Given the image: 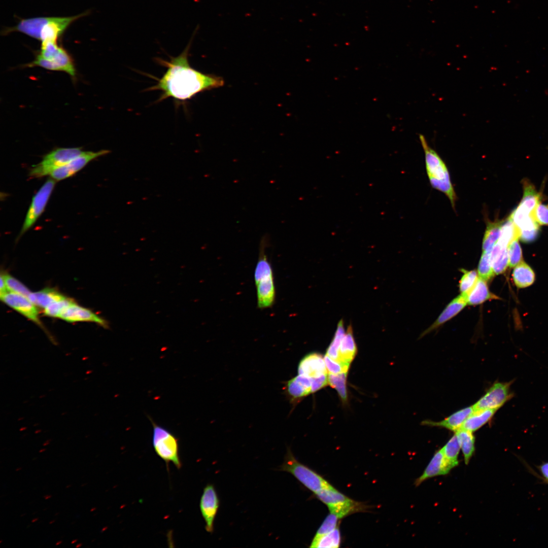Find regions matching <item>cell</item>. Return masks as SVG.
Wrapping results in <instances>:
<instances>
[{
    "label": "cell",
    "instance_id": "1",
    "mask_svg": "<svg viewBox=\"0 0 548 548\" xmlns=\"http://www.w3.org/2000/svg\"><path fill=\"white\" fill-rule=\"evenodd\" d=\"M197 29L195 28L188 44L179 55L171 57L169 61L158 58L159 62L167 67L157 84L151 88V90L162 91L160 100L172 97L185 101L198 93L223 86L222 78L203 74L192 68L189 63V51Z\"/></svg>",
    "mask_w": 548,
    "mask_h": 548
},
{
    "label": "cell",
    "instance_id": "2",
    "mask_svg": "<svg viewBox=\"0 0 548 548\" xmlns=\"http://www.w3.org/2000/svg\"><path fill=\"white\" fill-rule=\"evenodd\" d=\"M89 14L86 11L69 17H38L23 19L13 27L5 28L4 35L13 32H20L36 39L43 43L57 42L68 27L77 19Z\"/></svg>",
    "mask_w": 548,
    "mask_h": 548
},
{
    "label": "cell",
    "instance_id": "3",
    "mask_svg": "<svg viewBox=\"0 0 548 548\" xmlns=\"http://www.w3.org/2000/svg\"><path fill=\"white\" fill-rule=\"evenodd\" d=\"M280 470L292 474L299 482L314 493L332 486L321 475L299 462L288 449Z\"/></svg>",
    "mask_w": 548,
    "mask_h": 548
},
{
    "label": "cell",
    "instance_id": "4",
    "mask_svg": "<svg viewBox=\"0 0 548 548\" xmlns=\"http://www.w3.org/2000/svg\"><path fill=\"white\" fill-rule=\"evenodd\" d=\"M150 420L153 427L152 444L156 453L167 464L172 462L180 469L182 463L178 439L167 429Z\"/></svg>",
    "mask_w": 548,
    "mask_h": 548
},
{
    "label": "cell",
    "instance_id": "5",
    "mask_svg": "<svg viewBox=\"0 0 548 548\" xmlns=\"http://www.w3.org/2000/svg\"><path fill=\"white\" fill-rule=\"evenodd\" d=\"M81 148H60L44 156L42 160L30 169L29 176L34 178L49 175L54 169L62 166L83 154Z\"/></svg>",
    "mask_w": 548,
    "mask_h": 548
},
{
    "label": "cell",
    "instance_id": "6",
    "mask_svg": "<svg viewBox=\"0 0 548 548\" xmlns=\"http://www.w3.org/2000/svg\"><path fill=\"white\" fill-rule=\"evenodd\" d=\"M316 497L328 507L330 512L342 518L358 507L357 502L336 490L333 487L323 489L315 493Z\"/></svg>",
    "mask_w": 548,
    "mask_h": 548
},
{
    "label": "cell",
    "instance_id": "7",
    "mask_svg": "<svg viewBox=\"0 0 548 548\" xmlns=\"http://www.w3.org/2000/svg\"><path fill=\"white\" fill-rule=\"evenodd\" d=\"M56 181L51 178L47 180L33 197L19 237L31 227L44 212Z\"/></svg>",
    "mask_w": 548,
    "mask_h": 548
},
{
    "label": "cell",
    "instance_id": "8",
    "mask_svg": "<svg viewBox=\"0 0 548 548\" xmlns=\"http://www.w3.org/2000/svg\"><path fill=\"white\" fill-rule=\"evenodd\" d=\"M512 382H495L473 405V412L486 409H498L512 397Z\"/></svg>",
    "mask_w": 548,
    "mask_h": 548
},
{
    "label": "cell",
    "instance_id": "9",
    "mask_svg": "<svg viewBox=\"0 0 548 548\" xmlns=\"http://www.w3.org/2000/svg\"><path fill=\"white\" fill-rule=\"evenodd\" d=\"M109 152L110 151L107 150H102L97 152L84 151L83 154L67 163L52 170L49 175L55 181L66 179L80 170L93 159Z\"/></svg>",
    "mask_w": 548,
    "mask_h": 548
},
{
    "label": "cell",
    "instance_id": "10",
    "mask_svg": "<svg viewBox=\"0 0 548 548\" xmlns=\"http://www.w3.org/2000/svg\"><path fill=\"white\" fill-rule=\"evenodd\" d=\"M419 138L425 153L429 180L450 181L447 167L438 154L429 146L423 134H420Z\"/></svg>",
    "mask_w": 548,
    "mask_h": 548
},
{
    "label": "cell",
    "instance_id": "11",
    "mask_svg": "<svg viewBox=\"0 0 548 548\" xmlns=\"http://www.w3.org/2000/svg\"><path fill=\"white\" fill-rule=\"evenodd\" d=\"M219 505V499L214 486L212 484L207 485L200 498L199 507L208 532H213L214 520Z\"/></svg>",
    "mask_w": 548,
    "mask_h": 548
},
{
    "label": "cell",
    "instance_id": "12",
    "mask_svg": "<svg viewBox=\"0 0 548 548\" xmlns=\"http://www.w3.org/2000/svg\"><path fill=\"white\" fill-rule=\"evenodd\" d=\"M5 304L20 313L29 320L40 325L38 311L27 297L17 293L7 292L0 296Z\"/></svg>",
    "mask_w": 548,
    "mask_h": 548
},
{
    "label": "cell",
    "instance_id": "13",
    "mask_svg": "<svg viewBox=\"0 0 548 548\" xmlns=\"http://www.w3.org/2000/svg\"><path fill=\"white\" fill-rule=\"evenodd\" d=\"M298 371V374L310 379L328 373L324 359L317 353H310L304 356L299 362Z\"/></svg>",
    "mask_w": 548,
    "mask_h": 548
},
{
    "label": "cell",
    "instance_id": "14",
    "mask_svg": "<svg viewBox=\"0 0 548 548\" xmlns=\"http://www.w3.org/2000/svg\"><path fill=\"white\" fill-rule=\"evenodd\" d=\"M59 318L69 322H92L102 327H108L107 322L90 310L74 303L59 316Z\"/></svg>",
    "mask_w": 548,
    "mask_h": 548
},
{
    "label": "cell",
    "instance_id": "15",
    "mask_svg": "<svg viewBox=\"0 0 548 548\" xmlns=\"http://www.w3.org/2000/svg\"><path fill=\"white\" fill-rule=\"evenodd\" d=\"M42 57L50 60L55 71H64L75 77L76 71L73 60L68 53L58 45L43 54Z\"/></svg>",
    "mask_w": 548,
    "mask_h": 548
},
{
    "label": "cell",
    "instance_id": "16",
    "mask_svg": "<svg viewBox=\"0 0 548 548\" xmlns=\"http://www.w3.org/2000/svg\"><path fill=\"white\" fill-rule=\"evenodd\" d=\"M255 285L258 307L259 309L271 307L276 298V289L273 274L263 277L255 282Z\"/></svg>",
    "mask_w": 548,
    "mask_h": 548
},
{
    "label": "cell",
    "instance_id": "17",
    "mask_svg": "<svg viewBox=\"0 0 548 548\" xmlns=\"http://www.w3.org/2000/svg\"><path fill=\"white\" fill-rule=\"evenodd\" d=\"M452 469L446 460L441 449L438 450L432 458L422 475L416 482L419 486L424 481L436 476L446 475Z\"/></svg>",
    "mask_w": 548,
    "mask_h": 548
},
{
    "label": "cell",
    "instance_id": "18",
    "mask_svg": "<svg viewBox=\"0 0 548 548\" xmlns=\"http://www.w3.org/2000/svg\"><path fill=\"white\" fill-rule=\"evenodd\" d=\"M467 304L466 295L461 294L458 296L447 305L437 319L422 333L421 336H423L451 319L461 311Z\"/></svg>",
    "mask_w": 548,
    "mask_h": 548
},
{
    "label": "cell",
    "instance_id": "19",
    "mask_svg": "<svg viewBox=\"0 0 548 548\" xmlns=\"http://www.w3.org/2000/svg\"><path fill=\"white\" fill-rule=\"evenodd\" d=\"M473 412L472 406L465 407L450 415L439 422L426 420L422 422L424 425L441 427L456 432L459 429L465 420Z\"/></svg>",
    "mask_w": 548,
    "mask_h": 548
},
{
    "label": "cell",
    "instance_id": "20",
    "mask_svg": "<svg viewBox=\"0 0 548 548\" xmlns=\"http://www.w3.org/2000/svg\"><path fill=\"white\" fill-rule=\"evenodd\" d=\"M487 282L486 280L478 277L473 288L466 295L467 304L478 305L489 300L500 299L498 296L490 291Z\"/></svg>",
    "mask_w": 548,
    "mask_h": 548
},
{
    "label": "cell",
    "instance_id": "21",
    "mask_svg": "<svg viewBox=\"0 0 548 548\" xmlns=\"http://www.w3.org/2000/svg\"><path fill=\"white\" fill-rule=\"evenodd\" d=\"M357 353V348L354 339L353 329L350 325L347 328L340 345L338 362L350 365Z\"/></svg>",
    "mask_w": 548,
    "mask_h": 548
},
{
    "label": "cell",
    "instance_id": "22",
    "mask_svg": "<svg viewBox=\"0 0 548 548\" xmlns=\"http://www.w3.org/2000/svg\"><path fill=\"white\" fill-rule=\"evenodd\" d=\"M524 193L518 206L524 211L531 213L537 204L540 202L541 194L536 191L534 186L528 180L523 181Z\"/></svg>",
    "mask_w": 548,
    "mask_h": 548
},
{
    "label": "cell",
    "instance_id": "23",
    "mask_svg": "<svg viewBox=\"0 0 548 548\" xmlns=\"http://www.w3.org/2000/svg\"><path fill=\"white\" fill-rule=\"evenodd\" d=\"M496 411L495 409H486L473 412L465 420L460 428L473 432L490 421Z\"/></svg>",
    "mask_w": 548,
    "mask_h": 548
},
{
    "label": "cell",
    "instance_id": "24",
    "mask_svg": "<svg viewBox=\"0 0 548 548\" xmlns=\"http://www.w3.org/2000/svg\"><path fill=\"white\" fill-rule=\"evenodd\" d=\"M490 259L494 274L504 272L509 265L508 247L497 242L490 252Z\"/></svg>",
    "mask_w": 548,
    "mask_h": 548
},
{
    "label": "cell",
    "instance_id": "25",
    "mask_svg": "<svg viewBox=\"0 0 548 548\" xmlns=\"http://www.w3.org/2000/svg\"><path fill=\"white\" fill-rule=\"evenodd\" d=\"M512 277L515 284L519 288H524L531 285L535 279L534 271L524 261L515 267Z\"/></svg>",
    "mask_w": 548,
    "mask_h": 548
},
{
    "label": "cell",
    "instance_id": "26",
    "mask_svg": "<svg viewBox=\"0 0 548 548\" xmlns=\"http://www.w3.org/2000/svg\"><path fill=\"white\" fill-rule=\"evenodd\" d=\"M64 297V296L54 289L46 288L39 291L31 292L28 298L36 306L45 309L52 303Z\"/></svg>",
    "mask_w": 548,
    "mask_h": 548
},
{
    "label": "cell",
    "instance_id": "27",
    "mask_svg": "<svg viewBox=\"0 0 548 548\" xmlns=\"http://www.w3.org/2000/svg\"><path fill=\"white\" fill-rule=\"evenodd\" d=\"M464 456L466 464H467L475 451V438L472 432L460 428L455 432Z\"/></svg>",
    "mask_w": 548,
    "mask_h": 548
},
{
    "label": "cell",
    "instance_id": "28",
    "mask_svg": "<svg viewBox=\"0 0 548 548\" xmlns=\"http://www.w3.org/2000/svg\"><path fill=\"white\" fill-rule=\"evenodd\" d=\"M503 221L488 222L483 241V252H491L497 243L500 234Z\"/></svg>",
    "mask_w": 548,
    "mask_h": 548
},
{
    "label": "cell",
    "instance_id": "29",
    "mask_svg": "<svg viewBox=\"0 0 548 548\" xmlns=\"http://www.w3.org/2000/svg\"><path fill=\"white\" fill-rule=\"evenodd\" d=\"M341 536L336 527L332 531L318 537H314L310 547L337 548L340 545Z\"/></svg>",
    "mask_w": 548,
    "mask_h": 548
},
{
    "label": "cell",
    "instance_id": "30",
    "mask_svg": "<svg viewBox=\"0 0 548 548\" xmlns=\"http://www.w3.org/2000/svg\"><path fill=\"white\" fill-rule=\"evenodd\" d=\"M519 231L509 217L503 221L501 226L500 234L498 242L502 246L508 247L513 240L519 239Z\"/></svg>",
    "mask_w": 548,
    "mask_h": 548
},
{
    "label": "cell",
    "instance_id": "31",
    "mask_svg": "<svg viewBox=\"0 0 548 548\" xmlns=\"http://www.w3.org/2000/svg\"><path fill=\"white\" fill-rule=\"evenodd\" d=\"M441 449L446 460L452 468L458 465V458L461 449L456 433Z\"/></svg>",
    "mask_w": 548,
    "mask_h": 548
},
{
    "label": "cell",
    "instance_id": "32",
    "mask_svg": "<svg viewBox=\"0 0 548 548\" xmlns=\"http://www.w3.org/2000/svg\"><path fill=\"white\" fill-rule=\"evenodd\" d=\"M347 374L348 372H342L338 374L329 373L328 375V385L337 391L343 402H346L348 399L346 387Z\"/></svg>",
    "mask_w": 548,
    "mask_h": 548
},
{
    "label": "cell",
    "instance_id": "33",
    "mask_svg": "<svg viewBox=\"0 0 548 548\" xmlns=\"http://www.w3.org/2000/svg\"><path fill=\"white\" fill-rule=\"evenodd\" d=\"M345 332L344 322L340 320L337 324L333 338L326 351V355L337 362L339 349Z\"/></svg>",
    "mask_w": 548,
    "mask_h": 548
},
{
    "label": "cell",
    "instance_id": "34",
    "mask_svg": "<svg viewBox=\"0 0 548 548\" xmlns=\"http://www.w3.org/2000/svg\"><path fill=\"white\" fill-rule=\"evenodd\" d=\"M74 303L73 300L64 296L46 307L44 311V314L49 317L59 318L60 315Z\"/></svg>",
    "mask_w": 548,
    "mask_h": 548
},
{
    "label": "cell",
    "instance_id": "35",
    "mask_svg": "<svg viewBox=\"0 0 548 548\" xmlns=\"http://www.w3.org/2000/svg\"><path fill=\"white\" fill-rule=\"evenodd\" d=\"M463 273L459 283L461 294L466 295L476 283L478 276L476 270H466L462 269Z\"/></svg>",
    "mask_w": 548,
    "mask_h": 548
},
{
    "label": "cell",
    "instance_id": "36",
    "mask_svg": "<svg viewBox=\"0 0 548 548\" xmlns=\"http://www.w3.org/2000/svg\"><path fill=\"white\" fill-rule=\"evenodd\" d=\"M478 276L487 281L494 275L490 259V252H483L477 270Z\"/></svg>",
    "mask_w": 548,
    "mask_h": 548
},
{
    "label": "cell",
    "instance_id": "37",
    "mask_svg": "<svg viewBox=\"0 0 548 548\" xmlns=\"http://www.w3.org/2000/svg\"><path fill=\"white\" fill-rule=\"evenodd\" d=\"M3 276L8 291L28 297L31 292L24 285L9 274Z\"/></svg>",
    "mask_w": 548,
    "mask_h": 548
},
{
    "label": "cell",
    "instance_id": "38",
    "mask_svg": "<svg viewBox=\"0 0 548 548\" xmlns=\"http://www.w3.org/2000/svg\"><path fill=\"white\" fill-rule=\"evenodd\" d=\"M509 266L515 267L523 261L522 251L519 239L512 241L508 246Z\"/></svg>",
    "mask_w": 548,
    "mask_h": 548
},
{
    "label": "cell",
    "instance_id": "39",
    "mask_svg": "<svg viewBox=\"0 0 548 548\" xmlns=\"http://www.w3.org/2000/svg\"><path fill=\"white\" fill-rule=\"evenodd\" d=\"M339 519L336 515L330 512L317 530L314 537H320L334 530L336 528Z\"/></svg>",
    "mask_w": 548,
    "mask_h": 548
},
{
    "label": "cell",
    "instance_id": "40",
    "mask_svg": "<svg viewBox=\"0 0 548 548\" xmlns=\"http://www.w3.org/2000/svg\"><path fill=\"white\" fill-rule=\"evenodd\" d=\"M531 215L539 225H548V204L539 202L531 212Z\"/></svg>",
    "mask_w": 548,
    "mask_h": 548
},
{
    "label": "cell",
    "instance_id": "41",
    "mask_svg": "<svg viewBox=\"0 0 548 548\" xmlns=\"http://www.w3.org/2000/svg\"><path fill=\"white\" fill-rule=\"evenodd\" d=\"M324 359L329 373L338 374L348 372L350 365L333 360L327 355L324 356Z\"/></svg>",
    "mask_w": 548,
    "mask_h": 548
},
{
    "label": "cell",
    "instance_id": "42",
    "mask_svg": "<svg viewBox=\"0 0 548 548\" xmlns=\"http://www.w3.org/2000/svg\"><path fill=\"white\" fill-rule=\"evenodd\" d=\"M540 228L532 230L519 231V239L525 243H530L535 241L538 237Z\"/></svg>",
    "mask_w": 548,
    "mask_h": 548
},
{
    "label": "cell",
    "instance_id": "43",
    "mask_svg": "<svg viewBox=\"0 0 548 548\" xmlns=\"http://www.w3.org/2000/svg\"><path fill=\"white\" fill-rule=\"evenodd\" d=\"M312 382L311 392L314 393L328 385V374H323L319 377L311 379Z\"/></svg>",
    "mask_w": 548,
    "mask_h": 548
},
{
    "label": "cell",
    "instance_id": "44",
    "mask_svg": "<svg viewBox=\"0 0 548 548\" xmlns=\"http://www.w3.org/2000/svg\"><path fill=\"white\" fill-rule=\"evenodd\" d=\"M537 468L539 471L540 474H538V477L544 483H548V462H543L539 465L537 466Z\"/></svg>",
    "mask_w": 548,
    "mask_h": 548
},
{
    "label": "cell",
    "instance_id": "45",
    "mask_svg": "<svg viewBox=\"0 0 548 548\" xmlns=\"http://www.w3.org/2000/svg\"><path fill=\"white\" fill-rule=\"evenodd\" d=\"M0 296L8 292L3 273L1 275Z\"/></svg>",
    "mask_w": 548,
    "mask_h": 548
},
{
    "label": "cell",
    "instance_id": "46",
    "mask_svg": "<svg viewBox=\"0 0 548 548\" xmlns=\"http://www.w3.org/2000/svg\"><path fill=\"white\" fill-rule=\"evenodd\" d=\"M44 497L45 498V499H48L51 497V495H46L44 496Z\"/></svg>",
    "mask_w": 548,
    "mask_h": 548
},
{
    "label": "cell",
    "instance_id": "47",
    "mask_svg": "<svg viewBox=\"0 0 548 548\" xmlns=\"http://www.w3.org/2000/svg\"><path fill=\"white\" fill-rule=\"evenodd\" d=\"M82 545V543H78L76 545V547H79Z\"/></svg>",
    "mask_w": 548,
    "mask_h": 548
},
{
    "label": "cell",
    "instance_id": "48",
    "mask_svg": "<svg viewBox=\"0 0 548 548\" xmlns=\"http://www.w3.org/2000/svg\"><path fill=\"white\" fill-rule=\"evenodd\" d=\"M61 543H62V541H58L56 543L55 545H58L60 544H61Z\"/></svg>",
    "mask_w": 548,
    "mask_h": 548
},
{
    "label": "cell",
    "instance_id": "49",
    "mask_svg": "<svg viewBox=\"0 0 548 548\" xmlns=\"http://www.w3.org/2000/svg\"><path fill=\"white\" fill-rule=\"evenodd\" d=\"M38 518L33 519H32L31 520V522H32V523L35 522L36 521H38Z\"/></svg>",
    "mask_w": 548,
    "mask_h": 548
},
{
    "label": "cell",
    "instance_id": "50",
    "mask_svg": "<svg viewBox=\"0 0 548 548\" xmlns=\"http://www.w3.org/2000/svg\"><path fill=\"white\" fill-rule=\"evenodd\" d=\"M77 541H78V539H75V540H73V541H72L71 542V543H72V544H73V543H74L76 542H77Z\"/></svg>",
    "mask_w": 548,
    "mask_h": 548
},
{
    "label": "cell",
    "instance_id": "51",
    "mask_svg": "<svg viewBox=\"0 0 548 548\" xmlns=\"http://www.w3.org/2000/svg\"><path fill=\"white\" fill-rule=\"evenodd\" d=\"M45 451H46V449H42V450H40V451H39V452H40V453H41V452H44Z\"/></svg>",
    "mask_w": 548,
    "mask_h": 548
},
{
    "label": "cell",
    "instance_id": "52",
    "mask_svg": "<svg viewBox=\"0 0 548 548\" xmlns=\"http://www.w3.org/2000/svg\"><path fill=\"white\" fill-rule=\"evenodd\" d=\"M55 521V520H52L49 522V524H53Z\"/></svg>",
    "mask_w": 548,
    "mask_h": 548
},
{
    "label": "cell",
    "instance_id": "53",
    "mask_svg": "<svg viewBox=\"0 0 548 548\" xmlns=\"http://www.w3.org/2000/svg\"><path fill=\"white\" fill-rule=\"evenodd\" d=\"M21 467H18V468H16V469H15V470H16V471H19V470H21Z\"/></svg>",
    "mask_w": 548,
    "mask_h": 548
},
{
    "label": "cell",
    "instance_id": "54",
    "mask_svg": "<svg viewBox=\"0 0 548 548\" xmlns=\"http://www.w3.org/2000/svg\"><path fill=\"white\" fill-rule=\"evenodd\" d=\"M95 509H96V508H95V507H93V508H91V509H90V511H94V510H95Z\"/></svg>",
    "mask_w": 548,
    "mask_h": 548
},
{
    "label": "cell",
    "instance_id": "55",
    "mask_svg": "<svg viewBox=\"0 0 548 548\" xmlns=\"http://www.w3.org/2000/svg\"><path fill=\"white\" fill-rule=\"evenodd\" d=\"M71 486V485H68L66 486L65 488H70V487Z\"/></svg>",
    "mask_w": 548,
    "mask_h": 548
},
{
    "label": "cell",
    "instance_id": "56",
    "mask_svg": "<svg viewBox=\"0 0 548 548\" xmlns=\"http://www.w3.org/2000/svg\"><path fill=\"white\" fill-rule=\"evenodd\" d=\"M25 515V513L22 514L20 517H23Z\"/></svg>",
    "mask_w": 548,
    "mask_h": 548
},
{
    "label": "cell",
    "instance_id": "57",
    "mask_svg": "<svg viewBox=\"0 0 548 548\" xmlns=\"http://www.w3.org/2000/svg\"><path fill=\"white\" fill-rule=\"evenodd\" d=\"M86 484H87L86 483V484H84L82 485H81V486H82V487H83L84 486L86 485Z\"/></svg>",
    "mask_w": 548,
    "mask_h": 548
},
{
    "label": "cell",
    "instance_id": "58",
    "mask_svg": "<svg viewBox=\"0 0 548 548\" xmlns=\"http://www.w3.org/2000/svg\"><path fill=\"white\" fill-rule=\"evenodd\" d=\"M58 514H59V513H58V512H57V513H56L55 514V516H57V515H58Z\"/></svg>",
    "mask_w": 548,
    "mask_h": 548
},
{
    "label": "cell",
    "instance_id": "59",
    "mask_svg": "<svg viewBox=\"0 0 548 548\" xmlns=\"http://www.w3.org/2000/svg\"><path fill=\"white\" fill-rule=\"evenodd\" d=\"M36 459H37V458H36V457H35V458H33V459H32V460H36Z\"/></svg>",
    "mask_w": 548,
    "mask_h": 548
},
{
    "label": "cell",
    "instance_id": "60",
    "mask_svg": "<svg viewBox=\"0 0 548 548\" xmlns=\"http://www.w3.org/2000/svg\"><path fill=\"white\" fill-rule=\"evenodd\" d=\"M30 526V525H28V526H27V528L29 527Z\"/></svg>",
    "mask_w": 548,
    "mask_h": 548
},
{
    "label": "cell",
    "instance_id": "61",
    "mask_svg": "<svg viewBox=\"0 0 548 548\" xmlns=\"http://www.w3.org/2000/svg\"><path fill=\"white\" fill-rule=\"evenodd\" d=\"M2 542V540H1L0 541V543H1Z\"/></svg>",
    "mask_w": 548,
    "mask_h": 548
},
{
    "label": "cell",
    "instance_id": "62",
    "mask_svg": "<svg viewBox=\"0 0 548 548\" xmlns=\"http://www.w3.org/2000/svg\"><path fill=\"white\" fill-rule=\"evenodd\" d=\"M546 484H548V483H546Z\"/></svg>",
    "mask_w": 548,
    "mask_h": 548
}]
</instances>
